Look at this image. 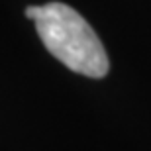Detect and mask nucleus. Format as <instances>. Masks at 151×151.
Listing matches in <instances>:
<instances>
[{"instance_id": "1", "label": "nucleus", "mask_w": 151, "mask_h": 151, "mask_svg": "<svg viewBox=\"0 0 151 151\" xmlns=\"http://www.w3.org/2000/svg\"><path fill=\"white\" fill-rule=\"evenodd\" d=\"M26 16L35 22V29L51 55L84 77L100 78L108 73L106 49L96 32L75 8L63 2L28 6Z\"/></svg>"}]
</instances>
